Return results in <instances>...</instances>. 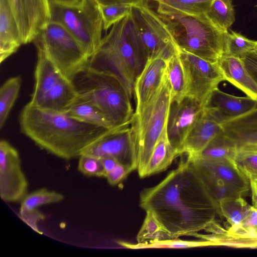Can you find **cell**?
Here are the masks:
<instances>
[{"label":"cell","mask_w":257,"mask_h":257,"mask_svg":"<svg viewBox=\"0 0 257 257\" xmlns=\"http://www.w3.org/2000/svg\"><path fill=\"white\" fill-rule=\"evenodd\" d=\"M139 204L154 212L173 238L194 237L221 217L218 202L187 156L160 183L144 189Z\"/></svg>","instance_id":"cell-1"},{"label":"cell","mask_w":257,"mask_h":257,"mask_svg":"<svg viewBox=\"0 0 257 257\" xmlns=\"http://www.w3.org/2000/svg\"><path fill=\"white\" fill-rule=\"evenodd\" d=\"M21 132L39 147L70 160L116 128L98 127L77 120L65 112L43 109L28 103L19 117Z\"/></svg>","instance_id":"cell-2"},{"label":"cell","mask_w":257,"mask_h":257,"mask_svg":"<svg viewBox=\"0 0 257 257\" xmlns=\"http://www.w3.org/2000/svg\"><path fill=\"white\" fill-rule=\"evenodd\" d=\"M146 63L130 14L102 38L88 67L114 74L132 98L135 81Z\"/></svg>","instance_id":"cell-3"},{"label":"cell","mask_w":257,"mask_h":257,"mask_svg":"<svg viewBox=\"0 0 257 257\" xmlns=\"http://www.w3.org/2000/svg\"><path fill=\"white\" fill-rule=\"evenodd\" d=\"M177 47L212 63L224 53L226 32L217 28L206 14L190 16L158 6Z\"/></svg>","instance_id":"cell-4"},{"label":"cell","mask_w":257,"mask_h":257,"mask_svg":"<svg viewBox=\"0 0 257 257\" xmlns=\"http://www.w3.org/2000/svg\"><path fill=\"white\" fill-rule=\"evenodd\" d=\"M73 82L78 92L76 100L94 105L114 126L131 123L135 112L132 98L114 74L88 67Z\"/></svg>","instance_id":"cell-5"},{"label":"cell","mask_w":257,"mask_h":257,"mask_svg":"<svg viewBox=\"0 0 257 257\" xmlns=\"http://www.w3.org/2000/svg\"><path fill=\"white\" fill-rule=\"evenodd\" d=\"M171 104V88L165 72L156 92L139 112L134 113L130 125L140 178L156 145L167 127Z\"/></svg>","instance_id":"cell-6"},{"label":"cell","mask_w":257,"mask_h":257,"mask_svg":"<svg viewBox=\"0 0 257 257\" xmlns=\"http://www.w3.org/2000/svg\"><path fill=\"white\" fill-rule=\"evenodd\" d=\"M65 28L81 45L90 59L99 48L103 22L95 0H83L78 6L51 3V21Z\"/></svg>","instance_id":"cell-7"},{"label":"cell","mask_w":257,"mask_h":257,"mask_svg":"<svg viewBox=\"0 0 257 257\" xmlns=\"http://www.w3.org/2000/svg\"><path fill=\"white\" fill-rule=\"evenodd\" d=\"M66 78L74 81L89 66V58L62 25L50 22L34 41Z\"/></svg>","instance_id":"cell-8"},{"label":"cell","mask_w":257,"mask_h":257,"mask_svg":"<svg viewBox=\"0 0 257 257\" xmlns=\"http://www.w3.org/2000/svg\"><path fill=\"white\" fill-rule=\"evenodd\" d=\"M130 15L146 62L158 57L169 59L178 51L166 23L148 2L132 6Z\"/></svg>","instance_id":"cell-9"},{"label":"cell","mask_w":257,"mask_h":257,"mask_svg":"<svg viewBox=\"0 0 257 257\" xmlns=\"http://www.w3.org/2000/svg\"><path fill=\"white\" fill-rule=\"evenodd\" d=\"M188 82L186 97L204 107L219 83L225 80L218 63H212L178 48Z\"/></svg>","instance_id":"cell-10"},{"label":"cell","mask_w":257,"mask_h":257,"mask_svg":"<svg viewBox=\"0 0 257 257\" xmlns=\"http://www.w3.org/2000/svg\"><path fill=\"white\" fill-rule=\"evenodd\" d=\"M29 183L17 150L8 141L0 142V197L7 202H21Z\"/></svg>","instance_id":"cell-11"},{"label":"cell","mask_w":257,"mask_h":257,"mask_svg":"<svg viewBox=\"0 0 257 257\" xmlns=\"http://www.w3.org/2000/svg\"><path fill=\"white\" fill-rule=\"evenodd\" d=\"M120 125L86 148L85 154L101 159L112 158L131 169L137 170V163L131 138L130 125Z\"/></svg>","instance_id":"cell-12"},{"label":"cell","mask_w":257,"mask_h":257,"mask_svg":"<svg viewBox=\"0 0 257 257\" xmlns=\"http://www.w3.org/2000/svg\"><path fill=\"white\" fill-rule=\"evenodd\" d=\"M23 44L34 41L51 21L50 0H8Z\"/></svg>","instance_id":"cell-13"},{"label":"cell","mask_w":257,"mask_h":257,"mask_svg":"<svg viewBox=\"0 0 257 257\" xmlns=\"http://www.w3.org/2000/svg\"><path fill=\"white\" fill-rule=\"evenodd\" d=\"M203 108L189 97H185L179 102L172 103L167 122V135L179 156L181 155L183 144Z\"/></svg>","instance_id":"cell-14"},{"label":"cell","mask_w":257,"mask_h":257,"mask_svg":"<svg viewBox=\"0 0 257 257\" xmlns=\"http://www.w3.org/2000/svg\"><path fill=\"white\" fill-rule=\"evenodd\" d=\"M222 122L214 108L204 107L183 144L181 155L192 157L199 154L213 138L224 131Z\"/></svg>","instance_id":"cell-15"},{"label":"cell","mask_w":257,"mask_h":257,"mask_svg":"<svg viewBox=\"0 0 257 257\" xmlns=\"http://www.w3.org/2000/svg\"><path fill=\"white\" fill-rule=\"evenodd\" d=\"M187 157L192 160L198 170L224 182L237 196L243 197L248 195L249 181L233 160L214 161L198 157Z\"/></svg>","instance_id":"cell-16"},{"label":"cell","mask_w":257,"mask_h":257,"mask_svg":"<svg viewBox=\"0 0 257 257\" xmlns=\"http://www.w3.org/2000/svg\"><path fill=\"white\" fill-rule=\"evenodd\" d=\"M168 60L158 57L147 61L134 85V113H137L143 109L160 86L166 72Z\"/></svg>","instance_id":"cell-17"},{"label":"cell","mask_w":257,"mask_h":257,"mask_svg":"<svg viewBox=\"0 0 257 257\" xmlns=\"http://www.w3.org/2000/svg\"><path fill=\"white\" fill-rule=\"evenodd\" d=\"M37 48L35 84L29 103L35 105L62 78L65 77L42 48ZM66 78V77H65Z\"/></svg>","instance_id":"cell-18"},{"label":"cell","mask_w":257,"mask_h":257,"mask_svg":"<svg viewBox=\"0 0 257 257\" xmlns=\"http://www.w3.org/2000/svg\"><path fill=\"white\" fill-rule=\"evenodd\" d=\"M225 80L257 100V82L250 74L241 58L223 55L217 62Z\"/></svg>","instance_id":"cell-19"},{"label":"cell","mask_w":257,"mask_h":257,"mask_svg":"<svg viewBox=\"0 0 257 257\" xmlns=\"http://www.w3.org/2000/svg\"><path fill=\"white\" fill-rule=\"evenodd\" d=\"M23 44L17 23L8 0H0V63Z\"/></svg>","instance_id":"cell-20"},{"label":"cell","mask_w":257,"mask_h":257,"mask_svg":"<svg viewBox=\"0 0 257 257\" xmlns=\"http://www.w3.org/2000/svg\"><path fill=\"white\" fill-rule=\"evenodd\" d=\"M256 102V100L247 96H236L217 88L212 93L205 106L214 108L224 122L248 112L254 106Z\"/></svg>","instance_id":"cell-21"},{"label":"cell","mask_w":257,"mask_h":257,"mask_svg":"<svg viewBox=\"0 0 257 257\" xmlns=\"http://www.w3.org/2000/svg\"><path fill=\"white\" fill-rule=\"evenodd\" d=\"M78 92L74 82L62 78L34 106L49 110L65 112L76 101Z\"/></svg>","instance_id":"cell-22"},{"label":"cell","mask_w":257,"mask_h":257,"mask_svg":"<svg viewBox=\"0 0 257 257\" xmlns=\"http://www.w3.org/2000/svg\"><path fill=\"white\" fill-rule=\"evenodd\" d=\"M178 156L169 142L166 128L154 149L142 178L166 170Z\"/></svg>","instance_id":"cell-23"},{"label":"cell","mask_w":257,"mask_h":257,"mask_svg":"<svg viewBox=\"0 0 257 257\" xmlns=\"http://www.w3.org/2000/svg\"><path fill=\"white\" fill-rule=\"evenodd\" d=\"M166 73L170 86L172 103L179 102L187 96L188 82L178 50L168 60Z\"/></svg>","instance_id":"cell-24"},{"label":"cell","mask_w":257,"mask_h":257,"mask_svg":"<svg viewBox=\"0 0 257 257\" xmlns=\"http://www.w3.org/2000/svg\"><path fill=\"white\" fill-rule=\"evenodd\" d=\"M237 150L235 141L223 131L213 138L197 155L203 159L214 160H233Z\"/></svg>","instance_id":"cell-25"},{"label":"cell","mask_w":257,"mask_h":257,"mask_svg":"<svg viewBox=\"0 0 257 257\" xmlns=\"http://www.w3.org/2000/svg\"><path fill=\"white\" fill-rule=\"evenodd\" d=\"M252 205L247 203L242 197H233L224 199L219 202L221 217L226 219L234 229L240 227L247 217Z\"/></svg>","instance_id":"cell-26"},{"label":"cell","mask_w":257,"mask_h":257,"mask_svg":"<svg viewBox=\"0 0 257 257\" xmlns=\"http://www.w3.org/2000/svg\"><path fill=\"white\" fill-rule=\"evenodd\" d=\"M65 112L77 120L96 126L106 128L117 126L98 108L86 101L76 100Z\"/></svg>","instance_id":"cell-27"},{"label":"cell","mask_w":257,"mask_h":257,"mask_svg":"<svg viewBox=\"0 0 257 257\" xmlns=\"http://www.w3.org/2000/svg\"><path fill=\"white\" fill-rule=\"evenodd\" d=\"M120 245L129 249L145 248H184L195 247L212 246L208 240H185L178 238L167 239L151 240L137 243H132L122 240L117 241Z\"/></svg>","instance_id":"cell-28"},{"label":"cell","mask_w":257,"mask_h":257,"mask_svg":"<svg viewBox=\"0 0 257 257\" xmlns=\"http://www.w3.org/2000/svg\"><path fill=\"white\" fill-rule=\"evenodd\" d=\"M146 212L144 221L137 235L138 242L173 238L171 232L154 212Z\"/></svg>","instance_id":"cell-29"},{"label":"cell","mask_w":257,"mask_h":257,"mask_svg":"<svg viewBox=\"0 0 257 257\" xmlns=\"http://www.w3.org/2000/svg\"><path fill=\"white\" fill-rule=\"evenodd\" d=\"M22 83L20 76L6 81L0 88V128L2 129L17 99Z\"/></svg>","instance_id":"cell-30"},{"label":"cell","mask_w":257,"mask_h":257,"mask_svg":"<svg viewBox=\"0 0 257 257\" xmlns=\"http://www.w3.org/2000/svg\"><path fill=\"white\" fill-rule=\"evenodd\" d=\"M215 0H158V6L190 16L206 14Z\"/></svg>","instance_id":"cell-31"},{"label":"cell","mask_w":257,"mask_h":257,"mask_svg":"<svg viewBox=\"0 0 257 257\" xmlns=\"http://www.w3.org/2000/svg\"><path fill=\"white\" fill-rule=\"evenodd\" d=\"M206 15L217 28L227 32L235 21L231 0H215Z\"/></svg>","instance_id":"cell-32"},{"label":"cell","mask_w":257,"mask_h":257,"mask_svg":"<svg viewBox=\"0 0 257 257\" xmlns=\"http://www.w3.org/2000/svg\"><path fill=\"white\" fill-rule=\"evenodd\" d=\"M64 198L60 193L41 188L26 195L21 202L19 212L34 211L42 205L60 202Z\"/></svg>","instance_id":"cell-33"},{"label":"cell","mask_w":257,"mask_h":257,"mask_svg":"<svg viewBox=\"0 0 257 257\" xmlns=\"http://www.w3.org/2000/svg\"><path fill=\"white\" fill-rule=\"evenodd\" d=\"M256 41L249 40L240 33L227 31L226 33L223 55L242 58L252 52Z\"/></svg>","instance_id":"cell-34"},{"label":"cell","mask_w":257,"mask_h":257,"mask_svg":"<svg viewBox=\"0 0 257 257\" xmlns=\"http://www.w3.org/2000/svg\"><path fill=\"white\" fill-rule=\"evenodd\" d=\"M233 161L249 181L257 179V149L237 148Z\"/></svg>","instance_id":"cell-35"},{"label":"cell","mask_w":257,"mask_h":257,"mask_svg":"<svg viewBox=\"0 0 257 257\" xmlns=\"http://www.w3.org/2000/svg\"><path fill=\"white\" fill-rule=\"evenodd\" d=\"M98 5L103 22V29L105 31L127 16L132 9V6L127 5Z\"/></svg>","instance_id":"cell-36"},{"label":"cell","mask_w":257,"mask_h":257,"mask_svg":"<svg viewBox=\"0 0 257 257\" xmlns=\"http://www.w3.org/2000/svg\"><path fill=\"white\" fill-rule=\"evenodd\" d=\"M224 131H249L257 130V100L254 106L245 113L222 122Z\"/></svg>","instance_id":"cell-37"},{"label":"cell","mask_w":257,"mask_h":257,"mask_svg":"<svg viewBox=\"0 0 257 257\" xmlns=\"http://www.w3.org/2000/svg\"><path fill=\"white\" fill-rule=\"evenodd\" d=\"M77 168L82 174L90 177H105V171L100 159L82 154L79 157Z\"/></svg>","instance_id":"cell-38"},{"label":"cell","mask_w":257,"mask_h":257,"mask_svg":"<svg viewBox=\"0 0 257 257\" xmlns=\"http://www.w3.org/2000/svg\"><path fill=\"white\" fill-rule=\"evenodd\" d=\"M224 132L235 141L237 148L257 149V130L249 131H224Z\"/></svg>","instance_id":"cell-39"},{"label":"cell","mask_w":257,"mask_h":257,"mask_svg":"<svg viewBox=\"0 0 257 257\" xmlns=\"http://www.w3.org/2000/svg\"><path fill=\"white\" fill-rule=\"evenodd\" d=\"M133 171L127 167L117 163L114 168L105 174V178L111 185H115L123 180Z\"/></svg>","instance_id":"cell-40"},{"label":"cell","mask_w":257,"mask_h":257,"mask_svg":"<svg viewBox=\"0 0 257 257\" xmlns=\"http://www.w3.org/2000/svg\"><path fill=\"white\" fill-rule=\"evenodd\" d=\"M241 59L250 74L257 82V59L249 53Z\"/></svg>","instance_id":"cell-41"},{"label":"cell","mask_w":257,"mask_h":257,"mask_svg":"<svg viewBox=\"0 0 257 257\" xmlns=\"http://www.w3.org/2000/svg\"><path fill=\"white\" fill-rule=\"evenodd\" d=\"M99 5L121 4L130 6L140 5L148 0H95Z\"/></svg>","instance_id":"cell-42"},{"label":"cell","mask_w":257,"mask_h":257,"mask_svg":"<svg viewBox=\"0 0 257 257\" xmlns=\"http://www.w3.org/2000/svg\"><path fill=\"white\" fill-rule=\"evenodd\" d=\"M251 194L252 206L257 209V179L249 180Z\"/></svg>","instance_id":"cell-43"},{"label":"cell","mask_w":257,"mask_h":257,"mask_svg":"<svg viewBox=\"0 0 257 257\" xmlns=\"http://www.w3.org/2000/svg\"><path fill=\"white\" fill-rule=\"evenodd\" d=\"M100 159L106 173L112 170L118 163L116 160L112 158L106 157Z\"/></svg>","instance_id":"cell-44"},{"label":"cell","mask_w":257,"mask_h":257,"mask_svg":"<svg viewBox=\"0 0 257 257\" xmlns=\"http://www.w3.org/2000/svg\"><path fill=\"white\" fill-rule=\"evenodd\" d=\"M82 1L83 0H50L51 3L70 7L78 6Z\"/></svg>","instance_id":"cell-45"},{"label":"cell","mask_w":257,"mask_h":257,"mask_svg":"<svg viewBox=\"0 0 257 257\" xmlns=\"http://www.w3.org/2000/svg\"><path fill=\"white\" fill-rule=\"evenodd\" d=\"M253 56L257 59V41H256V46L254 50L250 53Z\"/></svg>","instance_id":"cell-46"},{"label":"cell","mask_w":257,"mask_h":257,"mask_svg":"<svg viewBox=\"0 0 257 257\" xmlns=\"http://www.w3.org/2000/svg\"><path fill=\"white\" fill-rule=\"evenodd\" d=\"M154 1H156H156H158V0H154Z\"/></svg>","instance_id":"cell-47"},{"label":"cell","mask_w":257,"mask_h":257,"mask_svg":"<svg viewBox=\"0 0 257 257\" xmlns=\"http://www.w3.org/2000/svg\"><path fill=\"white\" fill-rule=\"evenodd\" d=\"M256 7H257V5L255 6Z\"/></svg>","instance_id":"cell-48"}]
</instances>
